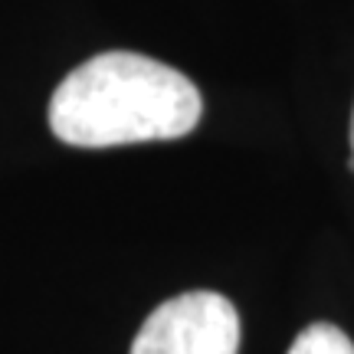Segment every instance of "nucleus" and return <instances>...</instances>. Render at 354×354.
Segmentation results:
<instances>
[{"label": "nucleus", "mask_w": 354, "mask_h": 354, "mask_svg": "<svg viewBox=\"0 0 354 354\" xmlns=\"http://www.w3.org/2000/svg\"><path fill=\"white\" fill-rule=\"evenodd\" d=\"M201 115L203 99L184 73L125 50L76 66L50 99L53 135L73 148L184 138Z\"/></svg>", "instance_id": "1"}, {"label": "nucleus", "mask_w": 354, "mask_h": 354, "mask_svg": "<svg viewBox=\"0 0 354 354\" xmlns=\"http://www.w3.org/2000/svg\"><path fill=\"white\" fill-rule=\"evenodd\" d=\"M289 354H354V344L338 325L315 322L292 342Z\"/></svg>", "instance_id": "3"}, {"label": "nucleus", "mask_w": 354, "mask_h": 354, "mask_svg": "<svg viewBox=\"0 0 354 354\" xmlns=\"http://www.w3.org/2000/svg\"><path fill=\"white\" fill-rule=\"evenodd\" d=\"M131 354H240V315L220 292H184L145 318Z\"/></svg>", "instance_id": "2"}, {"label": "nucleus", "mask_w": 354, "mask_h": 354, "mask_svg": "<svg viewBox=\"0 0 354 354\" xmlns=\"http://www.w3.org/2000/svg\"><path fill=\"white\" fill-rule=\"evenodd\" d=\"M351 158H354V115H351Z\"/></svg>", "instance_id": "4"}]
</instances>
